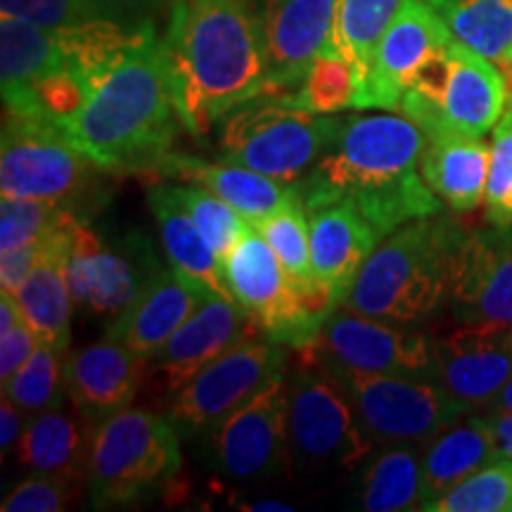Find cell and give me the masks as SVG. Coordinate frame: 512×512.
<instances>
[{"label":"cell","instance_id":"7bdbcfd3","mask_svg":"<svg viewBox=\"0 0 512 512\" xmlns=\"http://www.w3.org/2000/svg\"><path fill=\"white\" fill-rule=\"evenodd\" d=\"M72 235H69V238H72ZM62 240L67 238H60L53 242H38V245H27V247H19V249H12V252L0 254V290L15 292L17 287L29 278L31 271L46 259L50 249Z\"/></svg>","mask_w":512,"mask_h":512},{"label":"cell","instance_id":"3957f363","mask_svg":"<svg viewBox=\"0 0 512 512\" xmlns=\"http://www.w3.org/2000/svg\"><path fill=\"white\" fill-rule=\"evenodd\" d=\"M181 126L155 31L91 83L83 107L60 131L105 174L155 178L176 152Z\"/></svg>","mask_w":512,"mask_h":512},{"label":"cell","instance_id":"f1b7e54d","mask_svg":"<svg viewBox=\"0 0 512 512\" xmlns=\"http://www.w3.org/2000/svg\"><path fill=\"white\" fill-rule=\"evenodd\" d=\"M498 456L494 437L484 415L453 422L422 448V498L420 510H430L446 491L463 482L467 475L491 463Z\"/></svg>","mask_w":512,"mask_h":512},{"label":"cell","instance_id":"7a4b0ae2","mask_svg":"<svg viewBox=\"0 0 512 512\" xmlns=\"http://www.w3.org/2000/svg\"><path fill=\"white\" fill-rule=\"evenodd\" d=\"M425 131L403 114L344 117L335 140L302 178L306 211L349 204L384 240L441 202L420 176Z\"/></svg>","mask_w":512,"mask_h":512},{"label":"cell","instance_id":"d4e9b609","mask_svg":"<svg viewBox=\"0 0 512 512\" xmlns=\"http://www.w3.org/2000/svg\"><path fill=\"white\" fill-rule=\"evenodd\" d=\"M420 176L430 190L456 214L475 211L486 195L491 145L484 136L456 131L425 133Z\"/></svg>","mask_w":512,"mask_h":512},{"label":"cell","instance_id":"44dd1931","mask_svg":"<svg viewBox=\"0 0 512 512\" xmlns=\"http://www.w3.org/2000/svg\"><path fill=\"white\" fill-rule=\"evenodd\" d=\"M145 370V358L105 335L67 356L64 389L76 411L98 427L136 401Z\"/></svg>","mask_w":512,"mask_h":512},{"label":"cell","instance_id":"f546056e","mask_svg":"<svg viewBox=\"0 0 512 512\" xmlns=\"http://www.w3.org/2000/svg\"><path fill=\"white\" fill-rule=\"evenodd\" d=\"M69 245H72V238L57 242L29 278L12 292L24 320L38 339L67 351L72 342V313L76 309L67 280Z\"/></svg>","mask_w":512,"mask_h":512},{"label":"cell","instance_id":"7dc6e473","mask_svg":"<svg viewBox=\"0 0 512 512\" xmlns=\"http://www.w3.org/2000/svg\"><path fill=\"white\" fill-rule=\"evenodd\" d=\"M107 15L121 19H143L145 12L159 8V5L171 3V0H93Z\"/></svg>","mask_w":512,"mask_h":512},{"label":"cell","instance_id":"d590c367","mask_svg":"<svg viewBox=\"0 0 512 512\" xmlns=\"http://www.w3.org/2000/svg\"><path fill=\"white\" fill-rule=\"evenodd\" d=\"M64 363L67 349L50 342H38L27 363L3 384V394L17 403L27 418L62 406Z\"/></svg>","mask_w":512,"mask_h":512},{"label":"cell","instance_id":"d6986e66","mask_svg":"<svg viewBox=\"0 0 512 512\" xmlns=\"http://www.w3.org/2000/svg\"><path fill=\"white\" fill-rule=\"evenodd\" d=\"M432 375L463 415L489 411L512 380V337L460 325L434 339Z\"/></svg>","mask_w":512,"mask_h":512},{"label":"cell","instance_id":"7402d4cb","mask_svg":"<svg viewBox=\"0 0 512 512\" xmlns=\"http://www.w3.org/2000/svg\"><path fill=\"white\" fill-rule=\"evenodd\" d=\"M209 297L211 294L192 285L174 268L164 266L157 278L145 287L138 302L117 320L107 323L105 335L150 361Z\"/></svg>","mask_w":512,"mask_h":512},{"label":"cell","instance_id":"cb8c5ba5","mask_svg":"<svg viewBox=\"0 0 512 512\" xmlns=\"http://www.w3.org/2000/svg\"><path fill=\"white\" fill-rule=\"evenodd\" d=\"M309 240L313 275L342 306L382 238L354 207L330 204L309 214Z\"/></svg>","mask_w":512,"mask_h":512},{"label":"cell","instance_id":"ac0fdd59","mask_svg":"<svg viewBox=\"0 0 512 512\" xmlns=\"http://www.w3.org/2000/svg\"><path fill=\"white\" fill-rule=\"evenodd\" d=\"M256 335H261L259 328L235 299L209 297L147 361L145 377L157 394L171 399L211 361Z\"/></svg>","mask_w":512,"mask_h":512},{"label":"cell","instance_id":"1f68e13d","mask_svg":"<svg viewBox=\"0 0 512 512\" xmlns=\"http://www.w3.org/2000/svg\"><path fill=\"white\" fill-rule=\"evenodd\" d=\"M460 43L496 64L512 53V0H427Z\"/></svg>","mask_w":512,"mask_h":512},{"label":"cell","instance_id":"816d5d0a","mask_svg":"<svg viewBox=\"0 0 512 512\" xmlns=\"http://www.w3.org/2000/svg\"><path fill=\"white\" fill-rule=\"evenodd\" d=\"M508 69H510V74H512V53H510V60H508Z\"/></svg>","mask_w":512,"mask_h":512},{"label":"cell","instance_id":"836d02e7","mask_svg":"<svg viewBox=\"0 0 512 512\" xmlns=\"http://www.w3.org/2000/svg\"><path fill=\"white\" fill-rule=\"evenodd\" d=\"M83 221L91 219H86L67 204L3 197L0 202V254L38 245V242L69 238Z\"/></svg>","mask_w":512,"mask_h":512},{"label":"cell","instance_id":"6da1fadb","mask_svg":"<svg viewBox=\"0 0 512 512\" xmlns=\"http://www.w3.org/2000/svg\"><path fill=\"white\" fill-rule=\"evenodd\" d=\"M162 57L192 136H207L235 107L266 93V36L252 0H171Z\"/></svg>","mask_w":512,"mask_h":512},{"label":"cell","instance_id":"277c9868","mask_svg":"<svg viewBox=\"0 0 512 512\" xmlns=\"http://www.w3.org/2000/svg\"><path fill=\"white\" fill-rule=\"evenodd\" d=\"M463 233L439 214L403 223L368 256L339 309L403 325L432 318L448 302Z\"/></svg>","mask_w":512,"mask_h":512},{"label":"cell","instance_id":"ee69618b","mask_svg":"<svg viewBox=\"0 0 512 512\" xmlns=\"http://www.w3.org/2000/svg\"><path fill=\"white\" fill-rule=\"evenodd\" d=\"M38 342L41 339L31 330L27 320L15 325L12 330L0 332V380H3V384L29 361L38 347Z\"/></svg>","mask_w":512,"mask_h":512},{"label":"cell","instance_id":"c3c4849f","mask_svg":"<svg viewBox=\"0 0 512 512\" xmlns=\"http://www.w3.org/2000/svg\"><path fill=\"white\" fill-rule=\"evenodd\" d=\"M19 323H24V316H22V309H19L15 294L0 290V332L12 330Z\"/></svg>","mask_w":512,"mask_h":512},{"label":"cell","instance_id":"52a82bcc","mask_svg":"<svg viewBox=\"0 0 512 512\" xmlns=\"http://www.w3.org/2000/svg\"><path fill=\"white\" fill-rule=\"evenodd\" d=\"M105 171L88 159L53 121L3 114L0 192L15 200L67 204L91 219L107 202Z\"/></svg>","mask_w":512,"mask_h":512},{"label":"cell","instance_id":"f35d334b","mask_svg":"<svg viewBox=\"0 0 512 512\" xmlns=\"http://www.w3.org/2000/svg\"><path fill=\"white\" fill-rule=\"evenodd\" d=\"M171 190L192 216V221L197 223V228L202 230L204 238L216 249V254L223 259L235 247V242L242 238L249 221L242 219L240 211H235L228 202H223L219 195L202 188V185L171 183Z\"/></svg>","mask_w":512,"mask_h":512},{"label":"cell","instance_id":"60d3db41","mask_svg":"<svg viewBox=\"0 0 512 512\" xmlns=\"http://www.w3.org/2000/svg\"><path fill=\"white\" fill-rule=\"evenodd\" d=\"M0 15L24 19L48 31H69L112 17L93 0H0Z\"/></svg>","mask_w":512,"mask_h":512},{"label":"cell","instance_id":"8992f818","mask_svg":"<svg viewBox=\"0 0 512 512\" xmlns=\"http://www.w3.org/2000/svg\"><path fill=\"white\" fill-rule=\"evenodd\" d=\"M181 434L169 418L124 408L95 427L88 496L93 508H128L174 486L181 475Z\"/></svg>","mask_w":512,"mask_h":512},{"label":"cell","instance_id":"bcb514c9","mask_svg":"<svg viewBox=\"0 0 512 512\" xmlns=\"http://www.w3.org/2000/svg\"><path fill=\"white\" fill-rule=\"evenodd\" d=\"M484 422L494 437L498 456L512 460V413L508 411H486Z\"/></svg>","mask_w":512,"mask_h":512},{"label":"cell","instance_id":"74e56055","mask_svg":"<svg viewBox=\"0 0 512 512\" xmlns=\"http://www.w3.org/2000/svg\"><path fill=\"white\" fill-rule=\"evenodd\" d=\"M430 512H512V460L496 456L434 501Z\"/></svg>","mask_w":512,"mask_h":512},{"label":"cell","instance_id":"ba28073f","mask_svg":"<svg viewBox=\"0 0 512 512\" xmlns=\"http://www.w3.org/2000/svg\"><path fill=\"white\" fill-rule=\"evenodd\" d=\"M221 261L235 302L261 335L287 349L311 344L325 320L339 309L332 292L318 280L313 285H294L252 223Z\"/></svg>","mask_w":512,"mask_h":512},{"label":"cell","instance_id":"681fc988","mask_svg":"<svg viewBox=\"0 0 512 512\" xmlns=\"http://www.w3.org/2000/svg\"><path fill=\"white\" fill-rule=\"evenodd\" d=\"M240 510H247V512H292L294 508L290 503H283V501H259V503H252V505H240Z\"/></svg>","mask_w":512,"mask_h":512},{"label":"cell","instance_id":"603a6c76","mask_svg":"<svg viewBox=\"0 0 512 512\" xmlns=\"http://www.w3.org/2000/svg\"><path fill=\"white\" fill-rule=\"evenodd\" d=\"M155 178L202 185L219 195L223 202H228L235 211H240L242 219L252 226L302 197L299 183H280L271 176L247 169V166L226 162L214 164L207 159L183 155V152H174L166 159Z\"/></svg>","mask_w":512,"mask_h":512},{"label":"cell","instance_id":"484cf974","mask_svg":"<svg viewBox=\"0 0 512 512\" xmlns=\"http://www.w3.org/2000/svg\"><path fill=\"white\" fill-rule=\"evenodd\" d=\"M93 437L95 425L74 406L72 411H62V406L50 408L27 418L22 437L15 446L17 463L27 467L31 475L86 484Z\"/></svg>","mask_w":512,"mask_h":512},{"label":"cell","instance_id":"4dcf8cb0","mask_svg":"<svg viewBox=\"0 0 512 512\" xmlns=\"http://www.w3.org/2000/svg\"><path fill=\"white\" fill-rule=\"evenodd\" d=\"M356 498L368 512L420 510L422 446H377L363 463Z\"/></svg>","mask_w":512,"mask_h":512},{"label":"cell","instance_id":"b9f144b4","mask_svg":"<svg viewBox=\"0 0 512 512\" xmlns=\"http://www.w3.org/2000/svg\"><path fill=\"white\" fill-rule=\"evenodd\" d=\"M81 484L60 477L31 475L17 484L0 503L3 512H60L67 510L79 496Z\"/></svg>","mask_w":512,"mask_h":512},{"label":"cell","instance_id":"d6a6232c","mask_svg":"<svg viewBox=\"0 0 512 512\" xmlns=\"http://www.w3.org/2000/svg\"><path fill=\"white\" fill-rule=\"evenodd\" d=\"M408 0H337L328 48L354 64L358 81H366L377 43Z\"/></svg>","mask_w":512,"mask_h":512},{"label":"cell","instance_id":"f6af8a7d","mask_svg":"<svg viewBox=\"0 0 512 512\" xmlns=\"http://www.w3.org/2000/svg\"><path fill=\"white\" fill-rule=\"evenodd\" d=\"M22 418H27V415L19 411L10 396L3 394V401H0V451H3V456L10 448H15L19 437H22L24 425H27Z\"/></svg>","mask_w":512,"mask_h":512},{"label":"cell","instance_id":"2e32d148","mask_svg":"<svg viewBox=\"0 0 512 512\" xmlns=\"http://www.w3.org/2000/svg\"><path fill=\"white\" fill-rule=\"evenodd\" d=\"M309 347L328 366L366 373L425 375L434 366V339L427 332L349 309L332 313Z\"/></svg>","mask_w":512,"mask_h":512},{"label":"cell","instance_id":"e0dca14e","mask_svg":"<svg viewBox=\"0 0 512 512\" xmlns=\"http://www.w3.org/2000/svg\"><path fill=\"white\" fill-rule=\"evenodd\" d=\"M453 38L448 24L427 0H408L370 57L358 110H399L415 74Z\"/></svg>","mask_w":512,"mask_h":512},{"label":"cell","instance_id":"ffe728a7","mask_svg":"<svg viewBox=\"0 0 512 512\" xmlns=\"http://www.w3.org/2000/svg\"><path fill=\"white\" fill-rule=\"evenodd\" d=\"M268 50L264 95H290L313 57L328 48L337 0H252Z\"/></svg>","mask_w":512,"mask_h":512},{"label":"cell","instance_id":"f907efd6","mask_svg":"<svg viewBox=\"0 0 512 512\" xmlns=\"http://www.w3.org/2000/svg\"><path fill=\"white\" fill-rule=\"evenodd\" d=\"M489 411H508V413H512V380L501 389V394L496 396L494 406H491Z\"/></svg>","mask_w":512,"mask_h":512},{"label":"cell","instance_id":"30bf717a","mask_svg":"<svg viewBox=\"0 0 512 512\" xmlns=\"http://www.w3.org/2000/svg\"><path fill=\"white\" fill-rule=\"evenodd\" d=\"M505 105L508 81L496 62L453 38L415 74L396 112L425 133L484 136L503 117Z\"/></svg>","mask_w":512,"mask_h":512},{"label":"cell","instance_id":"ab89813d","mask_svg":"<svg viewBox=\"0 0 512 512\" xmlns=\"http://www.w3.org/2000/svg\"><path fill=\"white\" fill-rule=\"evenodd\" d=\"M484 202L486 221L494 226H512V107L494 126Z\"/></svg>","mask_w":512,"mask_h":512},{"label":"cell","instance_id":"7c38bea8","mask_svg":"<svg viewBox=\"0 0 512 512\" xmlns=\"http://www.w3.org/2000/svg\"><path fill=\"white\" fill-rule=\"evenodd\" d=\"M290 351L261 335L242 339L171 396L166 418L185 439L209 437L230 413L285 375Z\"/></svg>","mask_w":512,"mask_h":512},{"label":"cell","instance_id":"4316f807","mask_svg":"<svg viewBox=\"0 0 512 512\" xmlns=\"http://www.w3.org/2000/svg\"><path fill=\"white\" fill-rule=\"evenodd\" d=\"M147 204L155 216L159 240H162L169 266L211 297L233 299L226 275H223L221 256L204 238L202 230L197 228V223L192 221L183 204L178 202L171 183L152 185L147 192Z\"/></svg>","mask_w":512,"mask_h":512},{"label":"cell","instance_id":"83f0119b","mask_svg":"<svg viewBox=\"0 0 512 512\" xmlns=\"http://www.w3.org/2000/svg\"><path fill=\"white\" fill-rule=\"evenodd\" d=\"M64 64L69 62L55 31L0 15V91L5 112L22 110L36 83Z\"/></svg>","mask_w":512,"mask_h":512},{"label":"cell","instance_id":"8fae6325","mask_svg":"<svg viewBox=\"0 0 512 512\" xmlns=\"http://www.w3.org/2000/svg\"><path fill=\"white\" fill-rule=\"evenodd\" d=\"M323 366L349 394L358 420L375 446L411 444L425 448L446 427L465 418L432 373L396 375L328 363Z\"/></svg>","mask_w":512,"mask_h":512},{"label":"cell","instance_id":"e575fe53","mask_svg":"<svg viewBox=\"0 0 512 512\" xmlns=\"http://www.w3.org/2000/svg\"><path fill=\"white\" fill-rule=\"evenodd\" d=\"M283 98L306 112L335 114L358 107L361 81H358L354 64L332 48H325L323 53L313 57L302 83Z\"/></svg>","mask_w":512,"mask_h":512},{"label":"cell","instance_id":"5bb4252c","mask_svg":"<svg viewBox=\"0 0 512 512\" xmlns=\"http://www.w3.org/2000/svg\"><path fill=\"white\" fill-rule=\"evenodd\" d=\"M204 439L209 467L226 482L259 484L283 475L290 467L285 375L268 382Z\"/></svg>","mask_w":512,"mask_h":512},{"label":"cell","instance_id":"9c48e42d","mask_svg":"<svg viewBox=\"0 0 512 512\" xmlns=\"http://www.w3.org/2000/svg\"><path fill=\"white\" fill-rule=\"evenodd\" d=\"M342 121L306 112L283 95H259L221 121V162L247 166L280 183H302Z\"/></svg>","mask_w":512,"mask_h":512},{"label":"cell","instance_id":"8d00e7d4","mask_svg":"<svg viewBox=\"0 0 512 512\" xmlns=\"http://www.w3.org/2000/svg\"><path fill=\"white\" fill-rule=\"evenodd\" d=\"M278 256L287 278L294 285H313L316 275L311 268V240H309V211L304 197L287 204L280 211L259 221L254 226Z\"/></svg>","mask_w":512,"mask_h":512},{"label":"cell","instance_id":"9a60e30c","mask_svg":"<svg viewBox=\"0 0 512 512\" xmlns=\"http://www.w3.org/2000/svg\"><path fill=\"white\" fill-rule=\"evenodd\" d=\"M448 306L463 328L512 337V226L465 230L453 256Z\"/></svg>","mask_w":512,"mask_h":512},{"label":"cell","instance_id":"5b68a950","mask_svg":"<svg viewBox=\"0 0 512 512\" xmlns=\"http://www.w3.org/2000/svg\"><path fill=\"white\" fill-rule=\"evenodd\" d=\"M292 351L285 370L290 465L306 475L363 465L377 446L363 430L349 394L309 344Z\"/></svg>","mask_w":512,"mask_h":512},{"label":"cell","instance_id":"4fadbf2b","mask_svg":"<svg viewBox=\"0 0 512 512\" xmlns=\"http://www.w3.org/2000/svg\"><path fill=\"white\" fill-rule=\"evenodd\" d=\"M164 264L150 240L133 230L107 242L83 221L76 226L67 256V280L74 306L91 318L112 323L138 302Z\"/></svg>","mask_w":512,"mask_h":512}]
</instances>
